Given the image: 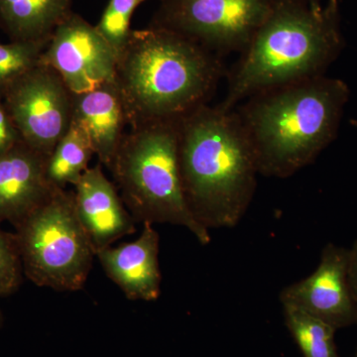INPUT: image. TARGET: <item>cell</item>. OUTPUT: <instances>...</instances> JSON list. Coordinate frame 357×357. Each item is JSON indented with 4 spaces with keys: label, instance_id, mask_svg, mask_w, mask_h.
I'll return each mask as SVG.
<instances>
[{
    "label": "cell",
    "instance_id": "1",
    "mask_svg": "<svg viewBox=\"0 0 357 357\" xmlns=\"http://www.w3.org/2000/svg\"><path fill=\"white\" fill-rule=\"evenodd\" d=\"M227 70L220 56L178 33L132 30L117 60L115 84L129 128L180 121L208 105Z\"/></svg>",
    "mask_w": 357,
    "mask_h": 357
},
{
    "label": "cell",
    "instance_id": "2",
    "mask_svg": "<svg viewBox=\"0 0 357 357\" xmlns=\"http://www.w3.org/2000/svg\"><path fill=\"white\" fill-rule=\"evenodd\" d=\"M349 96L342 79L323 75L246 98L234 110L258 172L284 178L312 164L337 137Z\"/></svg>",
    "mask_w": 357,
    "mask_h": 357
},
{
    "label": "cell",
    "instance_id": "3",
    "mask_svg": "<svg viewBox=\"0 0 357 357\" xmlns=\"http://www.w3.org/2000/svg\"><path fill=\"white\" fill-rule=\"evenodd\" d=\"M344 48L338 0H275L250 44L227 75L218 107L232 112L264 89L323 76Z\"/></svg>",
    "mask_w": 357,
    "mask_h": 357
},
{
    "label": "cell",
    "instance_id": "4",
    "mask_svg": "<svg viewBox=\"0 0 357 357\" xmlns=\"http://www.w3.org/2000/svg\"><path fill=\"white\" fill-rule=\"evenodd\" d=\"M178 168L185 202L202 227H234L241 222L259 172L234 110L204 105L181 119Z\"/></svg>",
    "mask_w": 357,
    "mask_h": 357
},
{
    "label": "cell",
    "instance_id": "5",
    "mask_svg": "<svg viewBox=\"0 0 357 357\" xmlns=\"http://www.w3.org/2000/svg\"><path fill=\"white\" fill-rule=\"evenodd\" d=\"M180 121L151 122L129 129L109 170L136 222L180 225L206 245L210 232L192 217L183 191L178 168Z\"/></svg>",
    "mask_w": 357,
    "mask_h": 357
},
{
    "label": "cell",
    "instance_id": "6",
    "mask_svg": "<svg viewBox=\"0 0 357 357\" xmlns=\"http://www.w3.org/2000/svg\"><path fill=\"white\" fill-rule=\"evenodd\" d=\"M14 229L26 278L58 292L84 287L96 252L77 217L74 192L59 188Z\"/></svg>",
    "mask_w": 357,
    "mask_h": 357
},
{
    "label": "cell",
    "instance_id": "7",
    "mask_svg": "<svg viewBox=\"0 0 357 357\" xmlns=\"http://www.w3.org/2000/svg\"><path fill=\"white\" fill-rule=\"evenodd\" d=\"M275 0H160L150 26L178 33L222 57L241 54Z\"/></svg>",
    "mask_w": 357,
    "mask_h": 357
},
{
    "label": "cell",
    "instance_id": "8",
    "mask_svg": "<svg viewBox=\"0 0 357 357\" xmlns=\"http://www.w3.org/2000/svg\"><path fill=\"white\" fill-rule=\"evenodd\" d=\"M21 140L47 159L67 132L73 115V93L60 75L39 64L2 95Z\"/></svg>",
    "mask_w": 357,
    "mask_h": 357
},
{
    "label": "cell",
    "instance_id": "9",
    "mask_svg": "<svg viewBox=\"0 0 357 357\" xmlns=\"http://www.w3.org/2000/svg\"><path fill=\"white\" fill-rule=\"evenodd\" d=\"M117 60L96 26L73 13L54 32L40 64L55 70L73 95H81L115 82Z\"/></svg>",
    "mask_w": 357,
    "mask_h": 357
},
{
    "label": "cell",
    "instance_id": "10",
    "mask_svg": "<svg viewBox=\"0 0 357 357\" xmlns=\"http://www.w3.org/2000/svg\"><path fill=\"white\" fill-rule=\"evenodd\" d=\"M349 249L326 244L316 271L282 290V305H291L335 330L357 324V307L349 279Z\"/></svg>",
    "mask_w": 357,
    "mask_h": 357
},
{
    "label": "cell",
    "instance_id": "11",
    "mask_svg": "<svg viewBox=\"0 0 357 357\" xmlns=\"http://www.w3.org/2000/svg\"><path fill=\"white\" fill-rule=\"evenodd\" d=\"M75 204L96 255L123 236L135 234V220L102 165L89 168L75 185Z\"/></svg>",
    "mask_w": 357,
    "mask_h": 357
},
{
    "label": "cell",
    "instance_id": "12",
    "mask_svg": "<svg viewBox=\"0 0 357 357\" xmlns=\"http://www.w3.org/2000/svg\"><path fill=\"white\" fill-rule=\"evenodd\" d=\"M46 163L23 141L0 153V223L16 227L59 189L47 176Z\"/></svg>",
    "mask_w": 357,
    "mask_h": 357
},
{
    "label": "cell",
    "instance_id": "13",
    "mask_svg": "<svg viewBox=\"0 0 357 357\" xmlns=\"http://www.w3.org/2000/svg\"><path fill=\"white\" fill-rule=\"evenodd\" d=\"M160 236L152 223H143L142 234L132 243L96 253L103 271L130 301H156L161 295Z\"/></svg>",
    "mask_w": 357,
    "mask_h": 357
},
{
    "label": "cell",
    "instance_id": "14",
    "mask_svg": "<svg viewBox=\"0 0 357 357\" xmlns=\"http://www.w3.org/2000/svg\"><path fill=\"white\" fill-rule=\"evenodd\" d=\"M72 121L89 134L102 165L109 168L128 126L126 110L115 82L81 95H73Z\"/></svg>",
    "mask_w": 357,
    "mask_h": 357
},
{
    "label": "cell",
    "instance_id": "15",
    "mask_svg": "<svg viewBox=\"0 0 357 357\" xmlns=\"http://www.w3.org/2000/svg\"><path fill=\"white\" fill-rule=\"evenodd\" d=\"M74 0H0V25L10 41L48 44L73 13Z\"/></svg>",
    "mask_w": 357,
    "mask_h": 357
},
{
    "label": "cell",
    "instance_id": "16",
    "mask_svg": "<svg viewBox=\"0 0 357 357\" xmlns=\"http://www.w3.org/2000/svg\"><path fill=\"white\" fill-rule=\"evenodd\" d=\"M95 154L89 134L83 126L72 121L67 132L47 159V176L52 184L65 189L67 185H76L89 168Z\"/></svg>",
    "mask_w": 357,
    "mask_h": 357
},
{
    "label": "cell",
    "instance_id": "17",
    "mask_svg": "<svg viewBox=\"0 0 357 357\" xmlns=\"http://www.w3.org/2000/svg\"><path fill=\"white\" fill-rule=\"evenodd\" d=\"M283 311L289 332L304 357H340L335 328L291 305H283Z\"/></svg>",
    "mask_w": 357,
    "mask_h": 357
},
{
    "label": "cell",
    "instance_id": "18",
    "mask_svg": "<svg viewBox=\"0 0 357 357\" xmlns=\"http://www.w3.org/2000/svg\"><path fill=\"white\" fill-rule=\"evenodd\" d=\"M47 44L10 41L0 44V95L28 70L40 64Z\"/></svg>",
    "mask_w": 357,
    "mask_h": 357
},
{
    "label": "cell",
    "instance_id": "19",
    "mask_svg": "<svg viewBox=\"0 0 357 357\" xmlns=\"http://www.w3.org/2000/svg\"><path fill=\"white\" fill-rule=\"evenodd\" d=\"M145 0H109L103 11L100 22L96 25L98 31L116 52L117 57L128 44L132 29L131 17L134 11Z\"/></svg>",
    "mask_w": 357,
    "mask_h": 357
},
{
    "label": "cell",
    "instance_id": "20",
    "mask_svg": "<svg viewBox=\"0 0 357 357\" xmlns=\"http://www.w3.org/2000/svg\"><path fill=\"white\" fill-rule=\"evenodd\" d=\"M23 277L24 271L15 234L0 227V297L17 292Z\"/></svg>",
    "mask_w": 357,
    "mask_h": 357
},
{
    "label": "cell",
    "instance_id": "21",
    "mask_svg": "<svg viewBox=\"0 0 357 357\" xmlns=\"http://www.w3.org/2000/svg\"><path fill=\"white\" fill-rule=\"evenodd\" d=\"M20 141L22 140L20 133L16 130L4 105L3 98L0 95V153L10 149Z\"/></svg>",
    "mask_w": 357,
    "mask_h": 357
},
{
    "label": "cell",
    "instance_id": "22",
    "mask_svg": "<svg viewBox=\"0 0 357 357\" xmlns=\"http://www.w3.org/2000/svg\"><path fill=\"white\" fill-rule=\"evenodd\" d=\"M347 279L352 298L357 307V241L349 249V267H347Z\"/></svg>",
    "mask_w": 357,
    "mask_h": 357
},
{
    "label": "cell",
    "instance_id": "23",
    "mask_svg": "<svg viewBox=\"0 0 357 357\" xmlns=\"http://www.w3.org/2000/svg\"><path fill=\"white\" fill-rule=\"evenodd\" d=\"M4 323H6V318H4L3 312H2L1 309H0V331L3 328Z\"/></svg>",
    "mask_w": 357,
    "mask_h": 357
},
{
    "label": "cell",
    "instance_id": "24",
    "mask_svg": "<svg viewBox=\"0 0 357 357\" xmlns=\"http://www.w3.org/2000/svg\"><path fill=\"white\" fill-rule=\"evenodd\" d=\"M309 1L314 6H321V0H309Z\"/></svg>",
    "mask_w": 357,
    "mask_h": 357
},
{
    "label": "cell",
    "instance_id": "25",
    "mask_svg": "<svg viewBox=\"0 0 357 357\" xmlns=\"http://www.w3.org/2000/svg\"><path fill=\"white\" fill-rule=\"evenodd\" d=\"M356 357H357V354H356Z\"/></svg>",
    "mask_w": 357,
    "mask_h": 357
}]
</instances>
